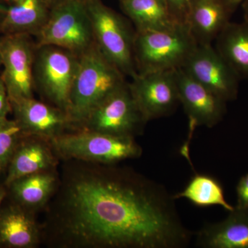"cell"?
I'll list each match as a JSON object with an SVG mask.
<instances>
[{"instance_id": "1", "label": "cell", "mask_w": 248, "mask_h": 248, "mask_svg": "<svg viewBox=\"0 0 248 248\" xmlns=\"http://www.w3.org/2000/svg\"><path fill=\"white\" fill-rule=\"evenodd\" d=\"M63 161L42 213L50 248H184L193 233L164 186L128 166Z\"/></svg>"}, {"instance_id": "2", "label": "cell", "mask_w": 248, "mask_h": 248, "mask_svg": "<svg viewBox=\"0 0 248 248\" xmlns=\"http://www.w3.org/2000/svg\"><path fill=\"white\" fill-rule=\"evenodd\" d=\"M125 78L95 44L80 55L66 112L74 131L94 108L127 82Z\"/></svg>"}, {"instance_id": "3", "label": "cell", "mask_w": 248, "mask_h": 248, "mask_svg": "<svg viewBox=\"0 0 248 248\" xmlns=\"http://www.w3.org/2000/svg\"><path fill=\"white\" fill-rule=\"evenodd\" d=\"M187 24L166 30L135 31L134 59L139 74L182 68L197 48Z\"/></svg>"}, {"instance_id": "4", "label": "cell", "mask_w": 248, "mask_h": 248, "mask_svg": "<svg viewBox=\"0 0 248 248\" xmlns=\"http://www.w3.org/2000/svg\"><path fill=\"white\" fill-rule=\"evenodd\" d=\"M60 161L79 160L101 164H118L138 159L143 149L135 138L89 130H76L51 141Z\"/></svg>"}, {"instance_id": "5", "label": "cell", "mask_w": 248, "mask_h": 248, "mask_svg": "<svg viewBox=\"0 0 248 248\" xmlns=\"http://www.w3.org/2000/svg\"><path fill=\"white\" fill-rule=\"evenodd\" d=\"M94 42L103 55L126 78L138 74L134 59L133 31L128 21L101 0H85Z\"/></svg>"}, {"instance_id": "6", "label": "cell", "mask_w": 248, "mask_h": 248, "mask_svg": "<svg viewBox=\"0 0 248 248\" xmlns=\"http://www.w3.org/2000/svg\"><path fill=\"white\" fill-rule=\"evenodd\" d=\"M35 37L37 46H55L82 55L95 44L85 0H63L54 6Z\"/></svg>"}, {"instance_id": "7", "label": "cell", "mask_w": 248, "mask_h": 248, "mask_svg": "<svg viewBox=\"0 0 248 248\" xmlns=\"http://www.w3.org/2000/svg\"><path fill=\"white\" fill-rule=\"evenodd\" d=\"M79 62V56L66 49L51 45L36 46L34 86L42 101L67 112Z\"/></svg>"}, {"instance_id": "8", "label": "cell", "mask_w": 248, "mask_h": 248, "mask_svg": "<svg viewBox=\"0 0 248 248\" xmlns=\"http://www.w3.org/2000/svg\"><path fill=\"white\" fill-rule=\"evenodd\" d=\"M147 123L126 82L94 108L77 130L135 138Z\"/></svg>"}, {"instance_id": "9", "label": "cell", "mask_w": 248, "mask_h": 248, "mask_svg": "<svg viewBox=\"0 0 248 248\" xmlns=\"http://www.w3.org/2000/svg\"><path fill=\"white\" fill-rule=\"evenodd\" d=\"M36 46L31 35L19 34L0 37V57L4 67L1 77L11 101L34 97Z\"/></svg>"}, {"instance_id": "10", "label": "cell", "mask_w": 248, "mask_h": 248, "mask_svg": "<svg viewBox=\"0 0 248 248\" xmlns=\"http://www.w3.org/2000/svg\"><path fill=\"white\" fill-rule=\"evenodd\" d=\"M175 71L138 73L128 82L147 122L172 115L180 104Z\"/></svg>"}, {"instance_id": "11", "label": "cell", "mask_w": 248, "mask_h": 248, "mask_svg": "<svg viewBox=\"0 0 248 248\" xmlns=\"http://www.w3.org/2000/svg\"><path fill=\"white\" fill-rule=\"evenodd\" d=\"M182 68L226 102L237 98L241 79L213 45H197Z\"/></svg>"}, {"instance_id": "12", "label": "cell", "mask_w": 248, "mask_h": 248, "mask_svg": "<svg viewBox=\"0 0 248 248\" xmlns=\"http://www.w3.org/2000/svg\"><path fill=\"white\" fill-rule=\"evenodd\" d=\"M179 101L189 119L191 131L196 127L213 128L226 113V102L192 79L182 68L176 70Z\"/></svg>"}, {"instance_id": "13", "label": "cell", "mask_w": 248, "mask_h": 248, "mask_svg": "<svg viewBox=\"0 0 248 248\" xmlns=\"http://www.w3.org/2000/svg\"><path fill=\"white\" fill-rule=\"evenodd\" d=\"M14 120L27 135L53 141L74 131L65 111L35 97L11 101Z\"/></svg>"}, {"instance_id": "14", "label": "cell", "mask_w": 248, "mask_h": 248, "mask_svg": "<svg viewBox=\"0 0 248 248\" xmlns=\"http://www.w3.org/2000/svg\"><path fill=\"white\" fill-rule=\"evenodd\" d=\"M60 159L46 139L26 135L19 142L5 173V186L19 178L58 169Z\"/></svg>"}, {"instance_id": "15", "label": "cell", "mask_w": 248, "mask_h": 248, "mask_svg": "<svg viewBox=\"0 0 248 248\" xmlns=\"http://www.w3.org/2000/svg\"><path fill=\"white\" fill-rule=\"evenodd\" d=\"M42 244L37 215L10 201L0 210V248H36Z\"/></svg>"}, {"instance_id": "16", "label": "cell", "mask_w": 248, "mask_h": 248, "mask_svg": "<svg viewBox=\"0 0 248 248\" xmlns=\"http://www.w3.org/2000/svg\"><path fill=\"white\" fill-rule=\"evenodd\" d=\"M58 169L48 170L16 179L6 186L10 201L37 215L43 212L58 189Z\"/></svg>"}, {"instance_id": "17", "label": "cell", "mask_w": 248, "mask_h": 248, "mask_svg": "<svg viewBox=\"0 0 248 248\" xmlns=\"http://www.w3.org/2000/svg\"><path fill=\"white\" fill-rule=\"evenodd\" d=\"M234 11L226 0H190L187 25L197 45H212Z\"/></svg>"}, {"instance_id": "18", "label": "cell", "mask_w": 248, "mask_h": 248, "mask_svg": "<svg viewBox=\"0 0 248 248\" xmlns=\"http://www.w3.org/2000/svg\"><path fill=\"white\" fill-rule=\"evenodd\" d=\"M226 219L207 223L196 233L195 244L202 248H248V209L234 207Z\"/></svg>"}, {"instance_id": "19", "label": "cell", "mask_w": 248, "mask_h": 248, "mask_svg": "<svg viewBox=\"0 0 248 248\" xmlns=\"http://www.w3.org/2000/svg\"><path fill=\"white\" fill-rule=\"evenodd\" d=\"M50 10L45 0H12L0 22V32L35 37L48 19Z\"/></svg>"}, {"instance_id": "20", "label": "cell", "mask_w": 248, "mask_h": 248, "mask_svg": "<svg viewBox=\"0 0 248 248\" xmlns=\"http://www.w3.org/2000/svg\"><path fill=\"white\" fill-rule=\"evenodd\" d=\"M216 48L240 79H248V20L231 22L216 38Z\"/></svg>"}, {"instance_id": "21", "label": "cell", "mask_w": 248, "mask_h": 248, "mask_svg": "<svg viewBox=\"0 0 248 248\" xmlns=\"http://www.w3.org/2000/svg\"><path fill=\"white\" fill-rule=\"evenodd\" d=\"M124 14L136 31L166 30L177 25L166 0H120Z\"/></svg>"}, {"instance_id": "22", "label": "cell", "mask_w": 248, "mask_h": 248, "mask_svg": "<svg viewBox=\"0 0 248 248\" xmlns=\"http://www.w3.org/2000/svg\"><path fill=\"white\" fill-rule=\"evenodd\" d=\"M174 200L184 198L200 208L219 205L228 212L234 207L225 197L224 190L217 179L204 174H195L182 192L173 195Z\"/></svg>"}, {"instance_id": "23", "label": "cell", "mask_w": 248, "mask_h": 248, "mask_svg": "<svg viewBox=\"0 0 248 248\" xmlns=\"http://www.w3.org/2000/svg\"><path fill=\"white\" fill-rule=\"evenodd\" d=\"M26 135L14 119H0V174L6 173L16 148Z\"/></svg>"}, {"instance_id": "24", "label": "cell", "mask_w": 248, "mask_h": 248, "mask_svg": "<svg viewBox=\"0 0 248 248\" xmlns=\"http://www.w3.org/2000/svg\"><path fill=\"white\" fill-rule=\"evenodd\" d=\"M166 2L174 22L179 24H187L190 0H166Z\"/></svg>"}, {"instance_id": "25", "label": "cell", "mask_w": 248, "mask_h": 248, "mask_svg": "<svg viewBox=\"0 0 248 248\" xmlns=\"http://www.w3.org/2000/svg\"><path fill=\"white\" fill-rule=\"evenodd\" d=\"M236 208L248 209V173L240 179L236 186Z\"/></svg>"}, {"instance_id": "26", "label": "cell", "mask_w": 248, "mask_h": 248, "mask_svg": "<svg viewBox=\"0 0 248 248\" xmlns=\"http://www.w3.org/2000/svg\"><path fill=\"white\" fill-rule=\"evenodd\" d=\"M10 113H12L11 99L4 81L0 76V119L6 118Z\"/></svg>"}, {"instance_id": "27", "label": "cell", "mask_w": 248, "mask_h": 248, "mask_svg": "<svg viewBox=\"0 0 248 248\" xmlns=\"http://www.w3.org/2000/svg\"><path fill=\"white\" fill-rule=\"evenodd\" d=\"M7 195L8 190L6 186L4 184L2 185H0V210H1L3 203H4L5 199L7 197Z\"/></svg>"}, {"instance_id": "28", "label": "cell", "mask_w": 248, "mask_h": 248, "mask_svg": "<svg viewBox=\"0 0 248 248\" xmlns=\"http://www.w3.org/2000/svg\"><path fill=\"white\" fill-rule=\"evenodd\" d=\"M226 1L235 11L240 4H242L244 0H226Z\"/></svg>"}, {"instance_id": "29", "label": "cell", "mask_w": 248, "mask_h": 248, "mask_svg": "<svg viewBox=\"0 0 248 248\" xmlns=\"http://www.w3.org/2000/svg\"><path fill=\"white\" fill-rule=\"evenodd\" d=\"M8 8H9V6L7 5L0 3V22L4 17L6 13L7 12Z\"/></svg>"}, {"instance_id": "30", "label": "cell", "mask_w": 248, "mask_h": 248, "mask_svg": "<svg viewBox=\"0 0 248 248\" xmlns=\"http://www.w3.org/2000/svg\"><path fill=\"white\" fill-rule=\"evenodd\" d=\"M243 10H244L245 19L248 20V0H244L242 4Z\"/></svg>"}, {"instance_id": "31", "label": "cell", "mask_w": 248, "mask_h": 248, "mask_svg": "<svg viewBox=\"0 0 248 248\" xmlns=\"http://www.w3.org/2000/svg\"><path fill=\"white\" fill-rule=\"evenodd\" d=\"M45 1L46 4H48L49 8L51 9L52 7L58 4L60 1H63V0H45Z\"/></svg>"}, {"instance_id": "32", "label": "cell", "mask_w": 248, "mask_h": 248, "mask_svg": "<svg viewBox=\"0 0 248 248\" xmlns=\"http://www.w3.org/2000/svg\"><path fill=\"white\" fill-rule=\"evenodd\" d=\"M1 66V57H0V67Z\"/></svg>"}]
</instances>
